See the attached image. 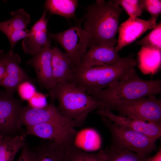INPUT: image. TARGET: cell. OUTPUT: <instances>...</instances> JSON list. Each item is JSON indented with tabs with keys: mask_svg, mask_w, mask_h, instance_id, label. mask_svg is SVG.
Here are the masks:
<instances>
[{
	"mask_svg": "<svg viewBox=\"0 0 161 161\" xmlns=\"http://www.w3.org/2000/svg\"><path fill=\"white\" fill-rule=\"evenodd\" d=\"M143 10L149 12L151 18L156 21L161 12V1L160 0H141Z\"/></svg>",
	"mask_w": 161,
	"mask_h": 161,
	"instance_id": "28",
	"label": "cell"
},
{
	"mask_svg": "<svg viewBox=\"0 0 161 161\" xmlns=\"http://www.w3.org/2000/svg\"><path fill=\"white\" fill-rule=\"evenodd\" d=\"M28 101V105L34 108H41L47 105L45 95L37 91Z\"/></svg>",
	"mask_w": 161,
	"mask_h": 161,
	"instance_id": "30",
	"label": "cell"
},
{
	"mask_svg": "<svg viewBox=\"0 0 161 161\" xmlns=\"http://www.w3.org/2000/svg\"><path fill=\"white\" fill-rule=\"evenodd\" d=\"M86 9V13L80 21L89 36V47L99 45L114 47L117 44L115 36L123 9L112 1L98 0Z\"/></svg>",
	"mask_w": 161,
	"mask_h": 161,
	"instance_id": "1",
	"label": "cell"
},
{
	"mask_svg": "<svg viewBox=\"0 0 161 161\" xmlns=\"http://www.w3.org/2000/svg\"><path fill=\"white\" fill-rule=\"evenodd\" d=\"M21 101L0 90V135L14 136L24 132L21 130L20 113Z\"/></svg>",
	"mask_w": 161,
	"mask_h": 161,
	"instance_id": "9",
	"label": "cell"
},
{
	"mask_svg": "<svg viewBox=\"0 0 161 161\" xmlns=\"http://www.w3.org/2000/svg\"><path fill=\"white\" fill-rule=\"evenodd\" d=\"M51 65L56 84L71 82L73 72L71 60L56 47L52 48Z\"/></svg>",
	"mask_w": 161,
	"mask_h": 161,
	"instance_id": "17",
	"label": "cell"
},
{
	"mask_svg": "<svg viewBox=\"0 0 161 161\" xmlns=\"http://www.w3.org/2000/svg\"><path fill=\"white\" fill-rule=\"evenodd\" d=\"M103 150L107 161H146L148 157L111 145Z\"/></svg>",
	"mask_w": 161,
	"mask_h": 161,
	"instance_id": "23",
	"label": "cell"
},
{
	"mask_svg": "<svg viewBox=\"0 0 161 161\" xmlns=\"http://www.w3.org/2000/svg\"><path fill=\"white\" fill-rule=\"evenodd\" d=\"M78 5V1L76 0H47L45 2V10L66 19L75 18Z\"/></svg>",
	"mask_w": 161,
	"mask_h": 161,
	"instance_id": "21",
	"label": "cell"
},
{
	"mask_svg": "<svg viewBox=\"0 0 161 161\" xmlns=\"http://www.w3.org/2000/svg\"><path fill=\"white\" fill-rule=\"evenodd\" d=\"M116 4L121 6L130 18L141 16L143 8L141 0H115L112 1Z\"/></svg>",
	"mask_w": 161,
	"mask_h": 161,
	"instance_id": "27",
	"label": "cell"
},
{
	"mask_svg": "<svg viewBox=\"0 0 161 161\" xmlns=\"http://www.w3.org/2000/svg\"><path fill=\"white\" fill-rule=\"evenodd\" d=\"M26 135L36 136L52 141L64 147L74 144L77 131L75 128L50 123L38 124L26 127Z\"/></svg>",
	"mask_w": 161,
	"mask_h": 161,
	"instance_id": "10",
	"label": "cell"
},
{
	"mask_svg": "<svg viewBox=\"0 0 161 161\" xmlns=\"http://www.w3.org/2000/svg\"><path fill=\"white\" fill-rule=\"evenodd\" d=\"M6 54V71L0 86L4 87L8 95L13 96L21 83L26 81L34 82V80L30 78L19 66L21 60L19 55L9 52Z\"/></svg>",
	"mask_w": 161,
	"mask_h": 161,
	"instance_id": "14",
	"label": "cell"
},
{
	"mask_svg": "<svg viewBox=\"0 0 161 161\" xmlns=\"http://www.w3.org/2000/svg\"><path fill=\"white\" fill-rule=\"evenodd\" d=\"M7 54L0 50V86L6 71Z\"/></svg>",
	"mask_w": 161,
	"mask_h": 161,
	"instance_id": "32",
	"label": "cell"
},
{
	"mask_svg": "<svg viewBox=\"0 0 161 161\" xmlns=\"http://www.w3.org/2000/svg\"><path fill=\"white\" fill-rule=\"evenodd\" d=\"M50 103L41 108H36L28 105L22 106L20 113V120L22 126L26 127L44 123H54L75 128L78 127L74 122L65 117L54 104L55 99L50 95Z\"/></svg>",
	"mask_w": 161,
	"mask_h": 161,
	"instance_id": "8",
	"label": "cell"
},
{
	"mask_svg": "<svg viewBox=\"0 0 161 161\" xmlns=\"http://www.w3.org/2000/svg\"><path fill=\"white\" fill-rule=\"evenodd\" d=\"M49 92L58 100L57 108L62 114L78 127L83 125L91 112L103 108L96 99L72 82L56 84Z\"/></svg>",
	"mask_w": 161,
	"mask_h": 161,
	"instance_id": "3",
	"label": "cell"
},
{
	"mask_svg": "<svg viewBox=\"0 0 161 161\" xmlns=\"http://www.w3.org/2000/svg\"><path fill=\"white\" fill-rule=\"evenodd\" d=\"M47 22L45 10L39 19L29 30V35L22 41L23 49L26 54L35 55L49 41L47 36Z\"/></svg>",
	"mask_w": 161,
	"mask_h": 161,
	"instance_id": "16",
	"label": "cell"
},
{
	"mask_svg": "<svg viewBox=\"0 0 161 161\" xmlns=\"http://www.w3.org/2000/svg\"><path fill=\"white\" fill-rule=\"evenodd\" d=\"M135 59L131 55L121 57L113 64L91 67L77 66L73 69L71 82L89 95L115 85L136 71Z\"/></svg>",
	"mask_w": 161,
	"mask_h": 161,
	"instance_id": "2",
	"label": "cell"
},
{
	"mask_svg": "<svg viewBox=\"0 0 161 161\" xmlns=\"http://www.w3.org/2000/svg\"><path fill=\"white\" fill-rule=\"evenodd\" d=\"M146 161H161V149H160L154 156L148 157Z\"/></svg>",
	"mask_w": 161,
	"mask_h": 161,
	"instance_id": "33",
	"label": "cell"
},
{
	"mask_svg": "<svg viewBox=\"0 0 161 161\" xmlns=\"http://www.w3.org/2000/svg\"><path fill=\"white\" fill-rule=\"evenodd\" d=\"M108 108L120 116L161 124V100L154 95L114 103Z\"/></svg>",
	"mask_w": 161,
	"mask_h": 161,
	"instance_id": "6",
	"label": "cell"
},
{
	"mask_svg": "<svg viewBox=\"0 0 161 161\" xmlns=\"http://www.w3.org/2000/svg\"><path fill=\"white\" fill-rule=\"evenodd\" d=\"M52 48L50 41L45 45L37 53L27 62L36 73L37 81L42 87L49 91L56 85L51 65Z\"/></svg>",
	"mask_w": 161,
	"mask_h": 161,
	"instance_id": "12",
	"label": "cell"
},
{
	"mask_svg": "<svg viewBox=\"0 0 161 161\" xmlns=\"http://www.w3.org/2000/svg\"><path fill=\"white\" fill-rule=\"evenodd\" d=\"M135 43L143 47L161 51V22L147 35Z\"/></svg>",
	"mask_w": 161,
	"mask_h": 161,
	"instance_id": "25",
	"label": "cell"
},
{
	"mask_svg": "<svg viewBox=\"0 0 161 161\" xmlns=\"http://www.w3.org/2000/svg\"><path fill=\"white\" fill-rule=\"evenodd\" d=\"M138 59V67L143 74H154L160 66L161 51L142 47Z\"/></svg>",
	"mask_w": 161,
	"mask_h": 161,
	"instance_id": "20",
	"label": "cell"
},
{
	"mask_svg": "<svg viewBox=\"0 0 161 161\" xmlns=\"http://www.w3.org/2000/svg\"><path fill=\"white\" fill-rule=\"evenodd\" d=\"M11 15L13 17L10 20L1 22L4 25L18 30H27V25L30 21V16L23 9L12 11Z\"/></svg>",
	"mask_w": 161,
	"mask_h": 161,
	"instance_id": "24",
	"label": "cell"
},
{
	"mask_svg": "<svg viewBox=\"0 0 161 161\" xmlns=\"http://www.w3.org/2000/svg\"><path fill=\"white\" fill-rule=\"evenodd\" d=\"M32 82L25 81L18 86L17 90L20 98L22 100L28 101L37 92Z\"/></svg>",
	"mask_w": 161,
	"mask_h": 161,
	"instance_id": "29",
	"label": "cell"
},
{
	"mask_svg": "<svg viewBox=\"0 0 161 161\" xmlns=\"http://www.w3.org/2000/svg\"><path fill=\"white\" fill-rule=\"evenodd\" d=\"M77 24L58 33L48 32V35L57 41L65 51L71 60L73 69L79 64L81 58L89 47L90 38L87 32Z\"/></svg>",
	"mask_w": 161,
	"mask_h": 161,
	"instance_id": "7",
	"label": "cell"
},
{
	"mask_svg": "<svg viewBox=\"0 0 161 161\" xmlns=\"http://www.w3.org/2000/svg\"><path fill=\"white\" fill-rule=\"evenodd\" d=\"M161 94L160 79H143L135 71L115 85L90 95L104 108L114 103Z\"/></svg>",
	"mask_w": 161,
	"mask_h": 161,
	"instance_id": "4",
	"label": "cell"
},
{
	"mask_svg": "<svg viewBox=\"0 0 161 161\" xmlns=\"http://www.w3.org/2000/svg\"><path fill=\"white\" fill-rule=\"evenodd\" d=\"M0 30L4 33L8 38L10 45L9 52H13V49L16 43L21 39L27 37L29 35V30H18L6 26L0 22Z\"/></svg>",
	"mask_w": 161,
	"mask_h": 161,
	"instance_id": "26",
	"label": "cell"
},
{
	"mask_svg": "<svg viewBox=\"0 0 161 161\" xmlns=\"http://www.w3.org/2000/svg\"><path fill=\"white\" fill-rule=\"evenodd\" d=\"M156 21L151 18L145 20L138 17H129L118 27L119 35L117 46V51L135 41L148 30L154 29L157 25Z\"/></svg>",
	"mask_w": 161,
	"mask_h": 161,
	"instance_id": "13",
	"label": "cell"
},
{
	"mask_svg": "<svg viewBox=\"0 0 161 161\" xmlns=\"http://www.w3.org/2000/svg\"><path fill=\"white\" fill-rule=\"evenodd\" d=\"M66 149L69 161H107L103 150L90 153L82 150L75 144L68 146Z\"/></svg>",
	"mask_w": 161,
	"mask_h": 161,
	"instance_id": "22",
	"label": "cell"
},
{
	"mask_svg": "<svg viewBox=\"0 0 161 161\" xmlns=\"http://www.w3.org/2000/svg\"><path fill=\"white\" fill-rule=\"evenodd\" d=\"M25 132L14 136L0 135V161H14L15 155L26 143Z\"/></svg>",
	"mask_w": 161,
	"mask_h": 161,
	"instance_id": "19",
	"label": "cell"
},
{
	"mask_svg": "<svg viewBox=\"0 0 161 161\" xmlns=\"http://www.w3.org/2000/svg\"><path fill=\"white\" fill-rule=\"evenodd\" d=\"M34 151L30 149L27 143L21 148V153L17 161H35Z\"/></svg>",
	"mask_w": 161,
	"mask_h": 161,
	"instance_id": "31",
	"label": "cell"
},
{
	"mask_svg": "<svg viewBox=\"0 0 161 161\" xmlns=\"http://www.w3.org/2000/svg\"><path fill=\"white\" fill-rule=\"evenodd\" d=\"M101 119L111 133V145L148 157L157 150V139L120 127L105 117Z\"/></svg>",
	"mask_w": 161,
	"mask_h": 161,
	"instance_id": "5",
	"label": "cell"
},
{
	"mask_svg": "<svg viewBox=\"0 0 161 161\" xmlns=\"http://www.w3.org/2000/svg\"><path fill=\"white\" fill-rule=\"evenodd\" d=\"M33 151L35 161H69L66 148L51 140L42 141Z\"/></svg>",
	"mask_w": 161,
	"mask_h": 161,
	"instance_id": "18",
	"label": "cell"
},
{
	"mask_svg": "<svg viewBox=\"0 0 161 161\" xmlns=\"http://www.w3.org/2000/svg\"><path fill=\"white\" fill-rule=\"evenodd\" d=\"M89 48L83 55L78 66L87 67L109 65L116 63L121 58L114 47L99 45Z\"/></svg>",
	"mask_w": 161,
	"mask_h": 161,
	"instance_id": "15",
	"label": "cell"
},
{
	"mask_svg": "<svg viewBox=\"0 0 161 161\" xmlns=\"http://www.w3.org/2000/svg\"><path fill=\"white\" fill-rule=\"evenodd\" d=\"M96 113L105 117L120 127L158 139L161 137V124L147 122L114 114L108 107L97 110Z\"/></svg>",
	"mask_w": 161,
	"mask_h": 161,
	"instance_id": "11",
	"label": "cell"
}]
</instances>
